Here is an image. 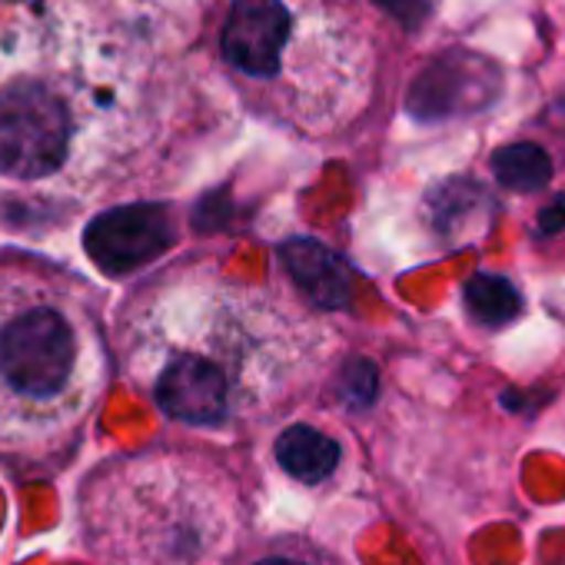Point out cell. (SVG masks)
Instances as JSON below:
<instances>
[{
  "label": "cell",
  "instance_id": "obj_9",
  "mask_svg": "<svg viewBox=\"0 0 565 565\" xmlns=\"http://www.w3.org/2000/svg\"><path fill=\"white\" fill-rule=\"evenodd\" d=\"M466 310L482 327H505L522 313V297L505 276L476 273L462 290Z\"/></svg>",
  "mask_w": 565,
  "mask_h": 565
},
{
  "label": "cell",
  "instance_id": "obj_12",
  "mask_svg": "<svg viewBox=\"0 0 565 565\" xmlns=\"http://www.w3.org/2000/svg\"><path fill=\"white\" fill-rule=\"evenodd\" d=\"M376 4H380L386 14H393L399 24H406L409 31L419 28V24L426 21V14L433 11V0H376Z\"/></svg>",
  "mask_w": 565,
  "mask_h": 565
},
{
  "label": "cell",
  "instance_id": "obj_3",
  "mask_svg": "<svg viewBox=\"0 0 565 565\" xmlns=\"http://www.w3.org/2000/svg\"><path fill=\"white\" fill-rule=\"evenodd\" d=\"M193 303L203 323H183V317L170 310L173 323H160L157 337L147 343L150 390L170 419L220 426L243 406L256 380V356L269 350V333L287 320L263 294L233 282L196 290Z\"/></svg>",
  "mask_w": 565,
  "mask_h": 565
},
{
  "label": "cell",
  "instance_id": "obj_1",
  "mask_svg": "<svg viewBox=\"0 0 565 565\" xmlns=\"http://www.w3.org/2000/svg\"><path fill=\"white\" fill-rule=\"evenodd\" d=\"M100 383L97 337L77 303L41 273L0 269V456H54Z\"/></svg>",
  "mask_w": 565,
  "mask_h": 565
},
{
  "label": "cell",
  "instance_id": "obj_5",
  "mask_svg": "<svg viewBox=\"0 0 565 565\" xmlns=\"http://www.w3.org/2000/svg\"><path fill=\"white\" fill-rule=\"evenodd\" d=\"M300 21L287 0H236L230 8L220 51L223 61L253 81H276L279 61Z\"/></svg>",
  "mask_w": 565,
  "mask_h": 565
},
{
  "label": "cell",
  "instance_id": "obj_6",
  "mask_svg": "<svg viewBox=\"0 0 565 565\" xmlns=\"http://www.w3.org/2000/svg\"><path fill=\"white\" fill-rule=\"evenodd\" d=\"M177 239V226L167 206L160 203H130L97 216L87 233L84 246L87 256L104 273H130L153 263L163 249Z\"/></svg>",
  "mask_w": 565,
  "mask_h": 565
},
{
  "label": "cell",
  "instance_id": "obj_4",
  "mask_svg": "<svg viewBox=\"0 0 565 565\" xmlns=\"http://www.w3.org/2000/svg\"><path fill=\"white\" fill-rule=\"evenodd\" d=\"M71 140L74 114L51 84L24 77L0 87V177H54L71 157Z\"/></svg>",
  "mask_w": 565,
  "mask_h": 565
},
{
  "label": "cell",
  "instance_id": "obj_11",
  "mask_svg": "<svg viewBox=\"0 0 565 565\" xmlns=\"http://www.w3.org/2000/svg\"><path fill=\"white\" fill-rule=\"evenodd\" d=\"M376 393H380V380H376V370H373V363H366V360H353L350 366H347V373H343V399L350 403V406H370L373 399H376Z\"/></svg>",
  "mask_w": 565,
  "mask_h": 565
},
{
  "label": "cell",
  "instance_id": "obj_8",
  "mask_svg": "<svg viewBox=\"0 0 565 565\" xmlns=\"http://www.w3.org/2000/svg\"><path fill=\"white\" fill-rule=\"evenodd\" d=\"M276 462L300 482H323L340 466V443L313 426H290L276 439Z\"/></svg>",
  "mask_w": 565,
  "mask_h": 565
},
{
  "label": "cell",
  "instance_id": "obj_13",
  "mask_svg": "<svg viewBox=\"0 0 565 565\" xmlns=\"http://www.w3.org/2000/svg\"><path fill=\"white\" fill-rule=\"evenodd\" d=\"M256 565H307V562H297V558H263Z\"/></svg>",
  "mask_w": 565,
  "mask_h": 565
},
{
  "label": "cell",
  "instance_id": "obj_10",
  "mask_svg": "<svg viewBox=\"0 0 565 565\" xmlns=\"http://www.w3.org/2000/svg\"><path fill=\"white\" fill-rule=\"evenodd\" d=\"M492 173L505 190L532 193V190H542L552 180V160L535 143H509V147L495 150Z\"/></svg>",
  "mask_w": 565,
  "mask_h": 565
},
{
  "label": "cell",
  "instance_id": "obj_2",
  "mask_svg": "<svg viewBox=\"0 0 565 565\" xmlns=\"http://www.w3.org/2000/svg\"><path fill=\"white\" fill-rule=\"evenodd\" d=\"M77 515L100 565H223L236 529L220 476L173 452L100 466L81 486Z\"/></svg>",
  "mask_w": 565,
  "mask_h": 565
},
{
  "label": "cell",
  "instance_id": "obj_7",
  "mask_svg": "<svg viewBox=\"0 0 565 565\" xmlns=\"http://www.w3.org/2000/svg\"><path fill=\"white\" fill-rule=\"evenodd\" d=\"M297 287L323 310H347L353 300V269L317 239H287L279 249Z\"/></svg>",
  "mask_w": 565,
  "mask_h": 565
}]
</instances>
